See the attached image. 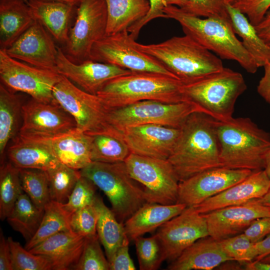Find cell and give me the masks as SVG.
Wrapping results in <instances>:
<instances>
[{
	"mask_svg": "<svg viewBox=\"0 0 270 270\" xmlns=\"http://www.w3.org/2000/svg\"><path fill=\"white\" fill-rule=\"evenodd\" d=\"M44 214V210L38 208L23 192L6 219L12 228L19 232L28 242L38 230Z\"/></svg>",
	"mask_w": 270,
	"mask_h": 270,
	"instance_id": "34",
	"label": "cell"
},
{
	"mask_svg": "<svg viewBox=\"0 0 270 270\" xmlns=\"http://www.w3.org/2000/svg\"><path fill=\"white\" fill-rule=\"evenodd\" d=\"M257 200L264 205H270V187L266 194L262 198L257 199Z\"/></svg>",
	"mask_w": 270,
	"mask_h": 270,
	"instance_id": "54",
	"label": "cell"
},
{
	"mask_svg": "<svg viewBox=\"0 0 270 270\" xmlns=\"http://www.w3.org/2000/svg\"><path fill=\"white\" fill-rule=\"evenodd\" d=\"M53 37L38 21L10 47L4 50L10 57L32 66L56 72L58 53Z\"/></svg>",
	"mask_w": 270,
	"mask_h": 270,
	"instance_id": "17",
	"label": "cell"
},
{
	"mask_svg": "<svg viewBox=\"0 0 270 270\" xmlns=\"http://www.w3.org/2000/svg\"><path fill=\"white\" fill-rule=\"evenodd\" d=\"M258 252V256L254 260H260L262 258L270 254V234L266 238L255 243Z\"/></svg>",
	"mask_w": 270,
	"mask_h": 270,
	"instance_id": "53",
	"label": "cell"
},
{
	"mask_svg": "<svg viewBox=\"0 0 270 270\" xmlns=\"http://www.w3.org/2000/svg\"><path fill=\"white\" fill-rule=\"evenodd\" d=\"M71 214L62 204L50 200L44 206L40 224L33 237L26 242L25 248L30 250L48 238L61 232L71 230Z\"/></svg>",
	"mask_w": 270,
	"mask_h": 270,
	"instance_id": "35",
	"label": "cell"
},
{
	"mask_svg": "<svg viewBox=\"0 0 270 270\" xmlns=\"http://www.w3.org/2000/svg\"><path fill=\"white\" fill-rule=\"evenodd\" d=\"M156 234L165 260L170 262L197 240L209 236L206 218L194 206L186 207L180 214L164 224Z\"/></svg>",
	"mask_w": 270,
	"mask_h": 270,
	"instance_id": "14",
	"label": "cell"
},
{
	"mask_svg": "<svg viewBox=\"0 0 270 270\" xmlns=\"http://www.w3.org/2000/svg\"><path fill=\"white\" fill-rule=\"evenodd\" d=\"M150 2V10L146 16L138 22L130 26L128 31L135 40L137 38L140 30L149 22L156 18H166L164 12V8L169 6H176L184 10L190 6L189 0H148Z\"/></svg>",
	"mask_w": 270,
	"mask_h": 270,
	"instance_id": "44",
	"label": "cell"
},
{
	"mask_svg": "<svg viewBox=\"0 0 270 270\" xmlns=\"http://www.w3.org/2000/svg\"><path fill=\"white\" fill-rule=\"evenodd\" d=\"M52 95L55 101L74 118L78 130L91 135L110 126L107 122L109 110L99 97L82 90L65 76H62L54 86Z\"/></svg>",
	"mask_w": 270,
	"mask_h": 270,
	"instance_id": "12",
	"label": "cell"
},
{
	"mask_svg": "<svg viewBox=\"0 0 270 270\" xmlns=\"http://www.w3.org/2000/svg\"><path fill=\"white\" fill-rule=\"evenodd\" d=\"M97 212L92 204L72 214L70 228L74 232L84 237L92 236L97 234Z\"/></svg>",
	"mask_w": 270,
	"mask_h": 270,
	"instance_id": "45",
	"label": "cell"
},
{
	"mask_svg": "<svg viewBox=\"0 0 270 270\" xmlns=\"http://www.w3.org/2000/svg\"><path fill=\"white\" fill-rule=\"evenodd\" d=\"M218 242L224 252L233 260L248 263L258 256L255 244L251 242L244 233Z\"/></svg>",
	"mask_w": 270,
	"mask_h": 270,
	"instance_id": "42",
	"label": "cell"
},
{
	"mask_svg": "<svg viewBox=\"0 0 270 270\" xmlns=\"http://www.w3.org/2000/svg\"><path fill=\"white\" fill-rule=\"evenodd\" d=\"M46 172L50 200L65 204L78 181L82 176L80 170L59 162Z\"/></svg>",
	"mask_w": 270,
	"mask_h": 270,
	"instance_id": "37",
	"label": "cell"
},
{
	"mask_svg": "<svg viewBox=\"0 0 270 270\" xmlns=\"http://www.w3.org/2000/svg\"><path fill=\"white\" fill-rule=\"evenodd\" d=\"M92 142L91 135L77 128L51 139L52 149L58 160L79 170L92 162Z\"/></svg>",
	"mask_w": 270,
	"mask_h": 270,
	"instance_id": "27",
	"label": "cell"
},
{
	"mask_svg": "<svg viewBox=\"0 0 270 270\" xmlns=\"http://www.w3.org/2000/svg\"><path fill=\"white\" fill-rule=\"evenodd\" d=\"M92 136V162L104 163L124 162L131 153L121 132L110 126Z\"/></svg>",
	"mask_w": 270,
	"mask_h": 270,
	"instance_id": "32",
	"label": "cell"
},
{
	"mask_svg": "<svg viewBox=\"0 0 270 270\" xmlns=\"http://www.w3.org/2000/svg\"><path fill=\"white\" fill-rule=\"evenodd\" d=\"M121 132L131 153L168 160L176 146L180 128L146 124L128 127Z\"/></svg>",
	"mask_w": 270,
	"mask_h": 270,
	"instance_id": "20",
	"label": "cell"
},
{
	"mask_svg": "<svg viewBox=\"0 0 270 270\" xmlns=\"http://www.w3.org/2000/svg\"><path fill=\"white\" fill-rule=\"evenodd\" d=\"M24 2H26L28 3V0H24Z\"/></svg>",
	"mask_w": 270,
	"mask_h": 270,
	"instance_id": "59",
	"label": "cell"
},
{
	"mask_svg": "<svg viewBox=\"0 0 270 270\" xmlns=\"http://www.w3.org/2000/svg\"><path fill=\"white\" fill-rule=\"evenodd\" d=\"M85 239L86 237L72 230L63 231L48 238L28 250L48 258L52 270H70L78 260Z\"/></svg>",
	"mask_w": 270,
	"mask_h": 270,
	"instance_id": "23",
	"label": "cell"
},
{
	"mask_svg": "<svg viewBox=\"0 0 270 270\" xmlns=\"http://www.w3.org/2000/svg\"><path fill=\"white\" fill-rule=\"evenodd\" d=\"M196 112H203L190 101L167 103L146 100L110 110L107 122L120 132L128 127L146 124L180 128L186 119Z\"/></svg>",
	"mask_w": 270,
	"mask_h": 270,
	"instance_id": "8",
	"label": "cell"
},
{
	"mask_svg": "<svg viewBox=\"0 0 270 270\" xmlns=\"http://www.w3.org/2000/svg\"><path fill=\"white\" fill-rule=\"evenodd\" d=\"M108 11L106 35L128 28L144 18L150 10L148 0H105Z\"/></svg>",
	"mask_w": 270,
	"mask_h": 270,
	"instance_id": "31",
	"label": "cell"
},
{
	"mask_svg": "<svg viewBox=\"0 0 270 270\" xmlns=\"http://www.w3.org/2000/svg\"><path fill=\"white\" fill-rule=\"evenodd\" d=\"M206 219L209 236L220 241L244 232L254 220L270 216L268 206L257 199L202 214Z\"/></svg>",
	"mask_w": 270,
	"mask_h": 270,
	"instance_id": "19",
	"label": "cell"
},
{
	"mask_svg": "<svg viewBox=\"0 0 270 270\" xmlns=\"http://www.w3.org/2000/svg\"><path fill=\"white\" fill-rule=\"evenodd\" d=\"M222 166L252 171L264 170L270 134L248 118L216 120Z\"/></svg>",
	"mask_w": 270,
	"mask_h": 270,
	"instance_id": "3",
	"label": "cell"
},
{
	"mask_svg": "<svg viewBox=\"0 0 270 270\" xmlns=\"http://www.w3.org/2000/svg\"><path fill=\"white\" fill-rule=\"evenodd\" d=\"M264 170L270 178V150L267 153L266 156Z\"/></svg>",
	"mask_w": 270,
	"mask_h": 270,
	"instance_id": "55",
	"label": "cell"
},
{
	"mask_svg": "<svg viewBox=\"0 0 270 270\" xmlns=\"http://www.w3.org/2000/svg\"><path fill=\"white\" fill-rule=\"evenodd\" d=\"M14 139L8 148V156L9 162L18 168L46 171L60 162L54 154L50 138L18 134Z\"/></svg>",
	"mask_w": 270,
	"mask_h": 270,
	"instance_id": "22",
	"label": "cell"
},
{
	"mask_svg": "<svg viewBox=\"0 0 270 270\" xmlns=\"http://www.w3.org/2000/svg\"><path fill=\"white\" fill-rule=\"evenodd\" d=\"M28 4L34 20L56 41L65 44L68 37L69 23L78 6L41 0H28Z\"/></svg>",
	"mask_w": 270,
	"mask_h": 270,
	"instance_id": "26",
	"label": "cell"
},
{
	"mask_svg": "<svg viewBox=\"0 0 270 270\" xmlns=\"http://www.w3.org/2000/svg\"><path fill=\"white\" fill-rule=\"evenodd\" d=\"M253 172L220 166L197 174L180 182L176 203L196 206L242 181Z\"/></svg>",
	"mask_w": 270,
	"mask_h": 270,
	"instance_id": "16",
	"label": "cell"
},
{
	"mask_svg": "<svg viewBox=\"0 0 270 270\" xmlns=\"http://www.w3.org/2000/svg\"><path fill=\"white\" fill-rule=\"evenodd\" d=\"M183 84L162 74L131 72L109 81L96 95L109 110L146 100L176 103L187 101Z\"/></svg>",
	"mask_w": 270,
	"mask_h": 270,
	"instance_id": "4",
	"label": "cell"
},
{
	"mask_svg": "<svg viewBox=\"0 0 270 270\" xmlns=\"http://www.w3.org/2000/svg\"><path fill=\"white\" fill-rule=\"evenodd\" d=\"M176 146L168 160L180 180L222 166L216 120L202 112L191 114L180 127Z\"/></svg>",
	"mask_w": 270,
	"mask_h": 270,
	"instance_id": "1",
	"label": "cell"
},
{
	"mask_svg": "<svg viewBox=\"0 0 270 270\" xmlns=\"http://www.w3.org/2000/svg\"><path fill=\"white\" fill-rule=\"evenodd\" d=\"M23 191L35 206L44 210L50 201L48 182L46 172L36 169H19Z\"/></svg>",
	"mask_w": 270,
	"mask_h": 270,
	"instance_id": "38",
	"label": "cell"
},
{
	"mask_svg": "<svg viewBox=\"0 0 270 270\" xmlns=\"http://www.w3.org/2000/svg\"><path fill=\"white\" fill-rule=\"evenodd\" d=\"M233 260L226 255L219 242L210 236L198 239L168 266L169 270H212Z\"/></svg>",
	"mask_w": 270,
	"mask_h": 270,
	"instance_id": "24",
	"label": "cell"
},
{
	"mask_svg": "<svg viewBox=\"0 0 270 270\" xmlns=\"http://www.w3.org/2000/svg\"><path fill=\"white\" fill-rule=\"evenodd\" d=\"M190 4L184 10L198 17L213 16H228L225 0H189Z\"/></svg>",
	"mask_w": 270,
	"mask_h": 270,
	"instance_id": "46",
	"label": "cell"
},
{
	"mask_svg": "<svg viewBox=\"0 0 270 270\" xmlns=\"http://www.w3.org/2000/svg\"><path fill=\"white\" fill-rule=\"evenodd\" d=\"M93 204L98 214L96 232L109 262L116 250L124 244L130 242V240L124 224L117 219L100 196H96Z\"/></svg>",
	"mask_w": 270,
	"mask_h": 270,
	"instance_id": "29",
	"label": "cell"
},
{
	"mask_svg": "<svg viewBox=\"0 0 270 270\" xmlns=\"http://www.w3.org/2000/svg\"><path fill=\"white\" fill-rule=\"evenodd\" d=\"M0 270H13L12 254L8 238L4 236L0 230Z\"/></svg>",
	"mask_w": 270,
	"mask_h": 270,
	"instance_id": "50",
	"label": "cell"
},
{
	"mask_svg": "<svg viewBox=\"0 0 270 270\" xmlns=\"http://www.w3.org/2000/svg\"><path fill=\"white\" fill-rule=\"evenodd\" d=\"M80 172L107 196L112 210L123 224L148 202L144 188L130 176L124 162H92Z\"/></svg>",
	"mask_w": 270,
	"mask_h": 270,
	"instance_id": "7",
	"label": "cell"
},
{
	"mask_svg": "<svg viewBox=\"0 0 270 270\" xmlns=\"http://www.w3.org/2000/svg\"><path fill=\"white\" fill-rule=\"evenodd\" d=\"M12 254L13 270H51L48 258L31 252L12 238H8Z\"/></svg>",
	"mask_w": 270,
	"mask_h": 270,
	"instance_id": "41",
	"label": "cell"
},
{
	"mask_svg": "<svg viewBox=\"0 0 270 270\" xmlns=\"http://www.w3.org/2000/svg\"><path fill=\"white\" fill-rule=\"evenodd\" d=\"M226 9L234 32L241 38L243 46L258 66L264 67L270 62V46L260 37L254 26L244 14L232 5L226 4Z\"/></svg>",
	"mask_w": 270,
	"mask_h": 270,
	"instance_id": "30",
	"label": "cell"
},
{
	"mask_svg": "<svg viewBox=\"0 0 270 270\" xmlns=\"http://www.w3.org/2000/svg\"><path fill=\"white\" fill-rule=\"evenodd\" d=\"M254 28L260 37L266 44L270 46V9Z\"/></svg>",
	"mask_w": 270,
	"mask_h": 270,
	"instance_id": "52",
	"label": "cell"
},
{
	"mask_svg": "<svg viewBox=\"0 0 270 270\" xmlns=\"http://www.w3.org/2000/svg\"><path fill=\"white\" fill-rule=\"evenodd\" d=\"M19 169L10 162L1 163L0 168V218H7L23 192Z\"/></svg>",
	"mask_w": 270,
	"mask_h": 270,
	"instance_id": "36",
	"label": "cell"
},
{
	"mask_svg": "<svg viewBox=\"0 0 270 270\" xmlns=\"http://www.w3.org/2000/svg\"><path fill=\"white\" fill-rule=\"evenodd\" d=\"M62 77L57 72L14 58L0 49L1 83L13 92H24L38 101L54 102L52 90Z\"/></svg>",
	"mask_w": 270,
	"mask_h": 270,
	"instance_id": "13",
	"label": "cell"
},
{
	"mask_svg": "<svg viewBox=\"0 0 270 270\" xmlns=\"http://www.w3.org/2000/svg\"><path fill=\"white\" fill-rule=\"evenodd\" d=\"M129 242L120 246L109 261L110 270H134L136 266L128 252Z\"/></svg>",
	"mask_w": 270,
	"mask_h": 270,
	"instance_id": "49",
	"label": "cell"
},
{
	"mask_svg": "<svg viewBox=\"0 0 270 270\" xmlns=\"http://www.w3.org/2000/svg\"><path fill=\"white\" fill-rule=\"evenodd\" d=\"M74 24L70 28L65 44L66 56L72 62L90 59L95 44L106 35L108 11L105 0H80Z\"/></svg>",
	"mask_w": 270,
	"mask_h": 270,
	"instance_id": "10",
	"label": "cell"
},
{
	"mask_svg": "<svg viewBox=\"0 0 270 270\" xmlns=\"http://www.w3.org/2000/svg\"><path fill=\"white\" fill-rule=\"evenodd\" d=\"M186 205L176 203L162 204L146 202L124 224L130 240L154 230L172 218L180 214Z\"/></svg>",
	"mask_w": 270,
	"mask_h": 270,
	"instance_id": "25",
	"label": "cell"
},
{
	"mask_svg": "<svg viewBox=\"0 0 270 270\" xmlns=\"http://www.w3.org/2000/svg\"><path fill=\"white\" fill-rule=\"evenodd\" d=\"M22 118L18 134L24 137L52 139L76 128L74 118L56 101L32 98L22 106Z\"/></svg>",
	"mask_w": 270,
	"mask_h": 270,
	"instance_id": "15",
	"label": "cell"
},
{
	"mask_svg": "<svg viewBox=\"0 0 270 270\" xmlns=\"http://www.w3.org/2000/svg\"><path fill=\"white\" fill-rule=\"evenodd\" d=\"M90 59L132 72L158 73L178 78L157 60L140 50L128 30L106 35L96 42L92 50Z\"/></svg>",
	"mask_w": 270,
	"mask_h": 270,
	"instance_id": "11",
	"label": "cell"
},
{
	"mask_svg": "<svg viewBox=\"0 0 270 270\" xmlns=\"http://www.w3.org/2000/svg\"><path fill=\"white\" fill-rule=\"evenodd\" d=\"M259 261H260L264 263H270V254L266 256V257L260 260H259Z\"/></svg>",
	"mask_w": 270,
	"mask_h": 270,
	"instance_id": "57",
	"label": "cell"
},
{
	"mask_svg": "<svg viewBox=\"0 0 270 270\" xmlns=\"http://www.w3.org/2000/svg\"><path fill=\"white\" fill-rule=\"evenodd\" d=\"M41 0L64 2V3L70 4L74 6H78L80 0Z\"/></svg>",
	"mask_w": 270,
	"mask_h": 270,
	"instance_id": "56",
	"label": "cell"
},
{
	"mask_svg": "<svg viewBox=\"0 0 270 270\" xmlns=\"http://www.w3.org/2000/svg\"><path fill=\"white\" fill-rule=\"evenodd\" d=\"M264 74L257 86L258 94L270 104V62L264 66Z\"/></svg>",
	"mask_w": 270,
	"mask_h": 270,
	"instance_id": "51",
	"label": "cell"
},
{
	"mask_svg": "<svg viewBox=\"0 0 270 270\" xmlns=\"http://www.w3.org/2000/svg\"><path fill=\"white\" fill-rule=\"evenodd\" d=\"M136 46L183 82L196 80L224 68L220 58L186 34L174 36L158 44L136 42Z\"/></svg>",
	"mask_w": 270,
	"mask_h": 270,
	"instance_id": "5",
	"label": "cell"
},
{
	"mask_svg": "<svg viewBox=\"0 0 270 270\" xmlns=\"http://www.w3.org/2000/svg\"><path fill=\"white\" fill-rule=\"evenodd\" d=\"M124 162L130 176L143 185L148 202H177L180 180L168 160L130 153Z\"/></svg>",
	"mask_w": 270,
	"mask_h": 270,
	"instance_id": "9",
	"label": "cell"
},
{
	"mask_svg": "<svg viewBox=\"0 0 270 270\" xmlns=\"http://www.w3.org/2000/svg\"><path fill=\"white\" fill-rule=\"evenodd\" d=\"M22 104L18 96L3 84H0V156L4 162V154L10 140L18 134L22 117Z\"/></svg>",
	"mask_w": 270,
	"mask_h": 270,
	"instance_id": "33",
	"label": "cell"
},
{
	"mask_svg": "<svg viewBox=\"0 0 270 270\" xmlns=\"http://www.w3.org/2000/svg\"><path fill=\"white\" fill-rule=\"evenodd\" d=\"M268 206H269L270 210V205H268Z\"/></svg>",
	"mask_w": 270,
	"mask_h": 270,
	"instance_id": "60",
	"label": "cell"
},
{
	"mask_svg": "<svg viewBox=\"0 0 270 270\" xmlns=\"http://www.w3.org/2000/svg\"><path fill=\"white\" fill-rule=\"evenodd\" d=\"M56 70L82 90L94 95L109 81L132 72L91 59L79 63L73 62L58 46Z\"/></svg>",
	"mask_w": 270,
	"mask_h": 270,
	"instance_id": "18",
	"label": "cell"
},
{
	"mask_svg": "<svg viewBox=\"0 0 270 270\" xmlns=\"http://www.w3.org/2000/svg\"><path fill=\"white\" fill-rule=\"evenodd\" d=\"M167 18L178 22L184 34L215 54L221 59L238 62L247 72L254 74L258 67L236 37L229 16H213L202 18L176 6L164 8Z\"/></svg>",
	"mask_w": 270,
	"mask_h": 270,
	"instance_id": "2",
	"label": "cell"
},
{
	"mask_svg": "<svg viewBox=\"0 0 270 270\" xmlns=\"http://www.w3.org/2000/svg\"><path fill=\"white\" fill-rule=\"evenodd\" d=\"M136 254L141 270H156L165 260L160 240L154 235L144 238L142 236L134 240Z\"/></svg>",
	"mask_w": 270,
	"mask_h": 270,
	"instance_id": "39",
	"label": "cell"
},
{
	"mask_svg": "<svg viewBox=\"0 0 270 270\" xmlns=\"http://www.w3.org/2000/svg\"><path fill=\"white\" fill-rule=\"evenodd\" d=\"M98 234L86 237L82 254L72 269L108 270L110 264L102 252Z\"/></svg>",
	"mask_w": 270,
	"mask_h": 270,
	"instance_id": "40",
	"label": "cell"
},
{
	"mask_svg": "<svg viewBox=\"0 0 270 270\" xmlns=\"http://www.w3.org/2000/svg\"><path fill=\"white\" fill-rule=\"evenodd\" d=\"M243 233L252 243L261 240L270 234V216L254 220Z\"/></svg>",
	"mask_w": 270,
	"mask_h": 270,
	"instance_id": "48",
	"label": "cell"
},
{
	"mask_svg": "<svg viewBox=\"0 0 270 270\" xmlns=\"http://www.w3.org/2000/svg\"><path fill=\"white\" fill-rule=\"evenodd\" d=\"M226 4H232L238 0H225Z\"/></svg>",
	"mask_w": 270,
	"mask_h": 270,
	"instance_id": "58",
	"label": "cell"
},
{
	"mask_svg": "<svg viewBox=\"0 0 270 270\" xmlns=\"http://www.w3.org/2000/svg\"><path fill=\"white\" fill-rule=\"evenodd\" d=\"M270 187V178L264 170L254 171L242 181L194 206L200 214L244 204L262 198Z\"/></svg>",
	"mask_w": 270,
	"mask_h": 270,
	"instance_id": "21",
	"label": "cell"
},
{
	"mask_svg": "<svg viewBox=\"0 0 270 270\" xmlns=\"http://www.w3.org/2000/svg\"><path fill=\"white\" fill-rule=\"evenodd\" d=\"M96 186L89 179L82 176L67 202L62 204L71 214L74 212L93 204L96 196Z\"/></svg>",
	"mask_w": 270,
	"mask_h": 270,
	"instance_id": "43",
	"label": "cell"
},
{
	"mask_svg": "<svg viewBox=\"0 0 270 270\" xmlns=\"http://www.w3.org/2000/svg\"><path fill=\"white\" fill-rule=\"evenodd\" d=\"M232 5L246 14L250 22L256 26L270 9V0H239Z\"/></svg>",
	"mask_w": 270,
	"mask_h": 270,
	"instance_id": "47",
	"label": "cell"
},
{
	"mask_svg": "<svg viewBox=\"0 0 270 270\" xmlns=\"http://www.w3.org/2000/svg\"><path fill=\"white\" fill-rule=\"evenodd\" d=\"M183 84L186 100L196 104L204 113L218 121L232 118L236 101L247 88L240 73L225 67Z\"/></svg>",
	"mask_w": 270,
	"mask_h": 270,
	"instance_id": "6",
	"label": "cell"
},
{
	"mask_svg": "<svg viewBox=\"0 0 270 270\" xmlns=\"http://www.w3.org/2000/svg\"><path fill=\"white\" fill-rule=\"evenodd\" d=\"M34 20L24 0H0V49L10 47Z\"/></svg>",
	"mask_w": 270,
	"mask_h": 270,
	"instance_id": "28",
	"label": "cell"
}]
</instances>
